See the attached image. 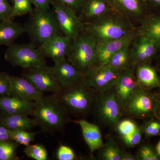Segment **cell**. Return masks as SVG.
<instances>
[{
    "label": "cell",
    "instance_id": "obj_1",
    "mask_svg": "<svg viewBox=\"0 0 160 160\" xmlns=\"http://www.w3.org/2000/svg\"><path fill=\"white\" fill-rule=\"evenodd\" d=\"M84 32L96 44L135 34L136 27L117 12H110L96 19L84 23Z\"/></svg>",
    "mask_w": 160,
    "mask_h": 160
},
{
    "label": "cell",
    "instance_id": "obj_2",
    "mask_svg": "<svg viewBox=\"0 0 160 160\" xmlns=\"http://www.w3.org/2000/svg\"><path fill=\"white\" fill-rule=\"evenodd\" d=\"M69 114L58 94L52 93L36 101L32 116L42 131L53 135L64 132L71 121Z\"/></svg>",
    "mask_w": 160,
    "mask_h": 160
},
{
    "label": "cell",
    "instance_id": "obj_3",
    "mask_svg": "<svg viewBox=\"0 0 160 160\" xmlns=\"http://www.w3.org/2000/svg\"><path fill=\"white\" fill-rule=\"evenodd\" d=\"M31 43L39 46L55 36L63 34L54 10L33 8L24 26Z\"/></svg>",
    "mask_w": 160,
    "mask_h": 160
},
{
    "label": "cell",
    "instance_id": "obj_4",
    "mask_svg": "<svg viewBox=\"0 0 160 160\" xmlns=\"http://www.w3.org/2000/svg\"><path fill=\"white\" fill-rule=\"evenodd\" d=\"M98 93L82 82L62 89L58 94L69 114L86 117L92 112Z\"/></svg>",
    "mask_w": 160,
    "mask_h": 160
},
{
    "label": "cell",
    "instance_id": "obj_5",
    "mask_svg": "<svg viewBox=\"0 0 160 160\" xmlns=\"http://www.w3.org/2000/svg\"><path fill=\"white\" fill-rule=\"evenodd\" d=\"M96 43L83 32L72 42L66 59L81 72L97 65Z\"/></svg>",
    "mask_w": 160,
    "mask_h": 160
},
{
    "label": "cell",
    "instance_id": "obj_6",
    "mask_svg": "<svg viewBox=\"0 0 160 160\" xmlns=\"http://www.w3.org/2000/svg\"><path fill=\"white\" fill-rule=\"evenodd\" d=\"M7 47L4 58L13 66L26 69L46 64V57L33 43H13Z\"/></svg>",
    "mask_w": 160,
    "mask_h": 160
},
{
    "label": "cell",
    "instance_id": "obj_7",
    "mask_svg": "<svg viewBox=\"0 0 160 160\" xmlns=\"http://www.w3.org/2000/svg\"><path fill=\"white\" fill-rule=\"evenodd\" d=\"M92 111L101 124L108 127H116L123 113L114 88L98 93Z\"/></svg>",
    "mask_w": 160,
    "mask_h": 160
},
{
    "label": "cell",
    "instance_id": "obj_8",
    "mask_svg": "<svg viewBox=\"0 0 160 160\" xmlns=\"http://www.w3.org/2000/svg\"><path fill=\"white\" fill-rule=\"evenodd\" d=\"M157 95L138 86L122 110L123 115L142 120L155 117Z\"/></svg>",
    "mask_w": 160,
    "mask_h": 160
},
{
    "label": "cell",
    "instance_id": "obj_9",
    "mask_svg": "<svg viewBox=\"0 0 160 160\" xmlns=\"http://www.w3.org/2000/svg\"><path fill=\"white\" fill-rule=\"evenodd\" d=\"M121 72L109 65H96L83 72L82 82L102 93L114 88Z\"/></svg>",
    "mask_w": 160,
    "mask_h": 160
},
{
    "label": "cell",
    "instance_id": "obj_10",
    "mask_svg": "<svg viewBox=\"0 0 160 160\" xmlns=\"http://www.w3.org/2000/svg\"><path fill=\"white\" fill-rule=\"evenodd\" d=\"M58 24L63 34L75 40L84 32L85 24L73 10L58 2L51 0Z\"/></svg>",
    "mask_w": 160,
    "mask_h": 160
},
{
    "label": "cell",
    "instance_id": "obj_11",
    "mask_svg": "<svg viewBox=\"0 0 160 160\" xmlns=\"http://www.w3.org/2000/svg\"><path fill=\"white\" fill-rule=\"evenodd\" d=\"M22 77L31 82L41 92L58 94L62 90L51 67L47 64L37 67L24 69Z\"/></svg>",
    "mask_w": 160,
    "mask_h": 160
},
{
    "label": "cell",
    "instance_id": "obj_12",
    "mask_svg": "<svg viewBox=\"0 0 160 160\" xmlns=\"http://www.w3.org/2000/svg\"><path fill=\"white\" fill-rule=\"evenodd\" d=\"M132 66L151 63L155 59L160 49L151 38L136 33L130 45Z\"/></svg>",
    "mask_w": 160,
    "mask_h": 160
},
{
    "label": "cell",
    "instance_id": "obj_13",
    "mask_svg": "<svg viewBox=\"0 0 160 160\" xmlns=\"http://www.w3.org/2000/svg\"><path fill=\"white\" fill-rule=\"evenodd\" d=\"M114 11L124 16L133 25L149 15L146 0H108ZM135 26V25H134Z\"/></svg>",
    "mask_w": 160,
    "mask_h": 160
},
{
    "label": "cell",
    "instance_id": "obj_14",
    "mask_svg": "<svg viewBox=\"0 0 160 160\" xmlns=\"http://www.w3.org/2000/svg\"><path fill=\"white\" fill-rule=\"evenodd\" d=\"M73 40L64 34L55 36L39 46L38 48L45 57L57 62L66 58Z\"/></svg>",
    "mask_w": 160,
    "mask_h": 160
},
{
    "label": "cell",
    "instance_id": "obj_15",
    "mask_svg": "<svg viewBox=\"0 0 160 160\" xmlns=\"http://www.w3.org/2000/svg\"><path fill=\"white\" fill-rule=\"evenodd\" d=\"M138 86L134 66L121 71L113 88L122 110Z\"/></svg>",
    "mask_w": 160,
    "mask_h": 160
},
{
    "label": "cell",
    "instance_id": "obj_16",
    "mask_svg": "<svg viewBox=\"0 0 160 160\" xmlns=\"http://www.w3.org/2000/svg\"><path fill=\"white\" fill-rule=\"evenodd\" d=\"M54 63V66L51 68L62 89L82 82V72L74 67L66 58Z\"/></svg>",
    "mask_w": 160,
    "mask_h": 160
},
{
    "label": "cell",
    "instance_id": "obj_17",
    "mask_svg": "<svg viewBox=\"0 0 160 160\" xmlns=\"http://www.w3.org/2000/svg\"><path fill=\"white\" fill-rule=\"evenodd\" d=\"M35 102L12 95L0 97V113L32 116Z\"/></svg>",
    "mask_w": 160,
    "mask_h": 160
},
{
    "label": "cell",
    "instance_id": "obj_18",
    "mask_svg": "<svg viewBox=\"0 0 160 160\" xmlns=\"http://www.w3.org/2000/svg\"><path fill=\"white\" fill-rule=\"evenodd\" d=\"M10 94L18 97L36 102L44 97L41 92L23 77L9 76Z\"/></svg>",
    "mask_w": 160,
    "mask_h": 160
},
{
    "label": "cell",
    "instance_id": "obj_19",
    "mask_svg": "<svg viewBox=\"0 0 160 160\" xmlns=\"http://www.w3.org/2000/svg\"><path fill=\"white\" fill-rule=\"evenodd\" d=\"M135 34L98 43L96 45V65H107L112 57L120 49L131 44Z\"/></svg>",
    "mask_w": 160,
    "mask_h": 160
},
{
    "label": "cell",
    "instance_id": "obj_20",
    "mask_svg": "<svg viewBox=\"0 0 160 160\" xmlns=\"http://www.w3.org/2000/svg\"><path fill=\"white\" fill-rule=\"evenodd\" d=\"M113 10L108 0H84L78 15L83 22L86 23Z\"/></svg>",
    "mask_w": 160,
    "mask_h": 160
},
{
    "label": "cell",
    "instance_id": "obj_21",
    "mask_svg": "<svg viewBox=\"0 0 160 160\" xmlns=\"http://www.w3.org/2000/svg\"><path fill=\"white\" fill-rule=\"evenodd\" d=\"M135 72L138 85L141 88L148 91L160 88V77L151 63L137 65L135 67Z\"/></svg>",
    "mask_w": 160,
    "mask_h": 160
},
{
    "label": "cell",
    "instance_id": "obj_22",
    "mask_svg": "<svg viewBox=\"0 0 160 160\" xmlns=\"http://www.w3.org/2000/svg\"><path fill=\"white\" fill-rule=\"evenodd\" d=\"M77 122L81 127L83 138L91 154L96 150H99L104 143L98 126L84 119L80 120Z\"/></svg>",
    "mask_w": 160,
    "mask_h": 160
},
{
    "label": "cell",
    "instance_id": "obj_23",
    "mask_svg": "<svg viewBox=\"0 0 160 160\" xmlns=\"http://www.w3.org/2000/svg\"><path fill=\"white\" fill-rule=\"evenodd\" d=\"M12 20L8 19L0 21V46L8 47L26 33L24 26Z\"/></svg>",
    "mask_w": 160,
    "mask_h": 160
},
{
    "label": "cell",
    "instance_id": "obj_24",
    "mask_svg": "<svg viewBox=\"0 0 160 160\" xmlns=\"http://www.w3.org/2000/svg\"><path fill=\"white\" fill-rule=\"evenodd\" d=\"M0 125L11 130H24L30 131L38 126L34 118L21 114H2L0 113Z\"/></svg>",
    "mask_w": 160,
    "mask_h": 160
},
{
    "label": "cell",
    "instance_id": "obj_25",
    "mask_svg": "<svg viewBox=\"0 0 160 160\" xmlns=\"http://www.w3.org/2000/svg\"><path fill=\"white\" fill-rule=\"evenodd\" d=\"M136 33L151 38L160 49V13L148 15L136 27Z\"/></svg>",
    "mask_w": 160,
    "mask_h": 160
},
{
    "label": "cell",
    "instance_id": "obj_26",
    "mask_svg": "<svg viewBox=\"0 0 160 160\" xmlns=\"http://www.w3.org/2000/svg\"><path fill=\"white\" fill-rule=\"evenodd\" d=\"M130 45L123 47L114 53L107 65L120 71L132 66Z\"/></svg>",
    "mask_w": 160,
    "mask_h": 160
},
{
    "label": "cell",
    "instance_id": "obj_27",
    "mask_svg": "<svg viewBox=\"0 0 160 160\" xmlns=\"http://www.w3.org/2000/svg\"><path fill=\"white\" fill-rule=\"evenodd\" d=\"M99 158L103 160H121L122 151L111 138L99 149Z\"/></svg>",
    "mask_w": 160,
    "mask_h": 160
},
{
    "label": "cell",
    "instance_id": "obj_28",
    "mask_svg": "<svg viewBox=\"0 0 160 160\" xmlns=\"http://www.w3.org/2000/svg\"><path fill=\"white\" fill-rule=\"evenodd\" d=\"M20 144L12 140L0 142V160H19L17 153Z\"/></svg>",
    "mask_w": 160,
    "mask_h": 160
},
{
    "label": "cell",
    "instance_id": "obj_29",
    "mask_svg": "<svg viewBox=\"0 0 160 160\" xmlns=\"http://www.w3.org/2000/svg\"><path fill=\"white\" fill-rule=\"evenodd\" d=\"M24 152L26 156L36 160H47L48 152L42 144H30L26 146Z\"/></svg>",
    "mask_w": 160,
    "mask_h": 160
},
{
    "label": "cell",
    "instance_id": "obj_30",
    "mask_svg": "<svg viewBox=\"0 0 160 160\" xmlns=\"http://www.w3.org/2000/svg\"><path fill=\"white\" fill-rule=\"evenodd\" d=\"M12 19L31 13L33 10L31 0H13Z\"/></svg>",
    "mask_w": 160,
    "mask_h": 160
},
{
    "label": "cell",
    "instance_id": "obj_31",
    "mask_svg": "<svg viewBox=\"0 0 160 160\" xmlns=\"http://www.w3.org/2000/svg\"><path fill=\"white\" fill-rule=\"evenodd\" d=\"M37 132L24 130H11V139L20 145L26 146L34 142Z\"/></svg>",
    "mask_w": 160,
    "mask_h": 160
},
{
    "label": "cell",
    "instance_id": "obj_32",
    "mask_svg": "<svg viewBox=\"0 0 160 160\" xmlns=\"http://www.w3.org/2000/svg\"><path fill=\"white\" fill-rule=\"evenodd\" d=\"M136 156L137 160H160L156 149L147 144L140 146Z\"/></svg>",
    "mask_w": 160,
    "mask_h": 160
},
{
    "label": "cell",
    "instance_id": "obj_33",
    "mask_svg": "<svg viewBox=\"0 0 160 160\" xmlns=\"http://www.w3.org/2000/svg\"><path fill=\"white\" fill-rule=\"evenodd\" d=\"M138 126L134 121L126 119L122 121L120 120L116 128L121 137H124L133 133L137 129Z\"/></svg>",
    "mask_w": 160,
    "mask_h": 160
},
{
    "label": "cell",
    "instance_id": "obj_34",
    "mask_svg": "<svg viewBox=\"0 0 160 160\" xmlns=\"http://www.w3.org/2000/svg\"><path fill=\"white\" fill-rule=\"evenodd\" d=\"M143 133V126H138L137 129L127 136L122 138L124 144L129 148H133L141 142Z\"/></svg>",
    "mask_w": 160,
    "mask_h": 160
},
{
    "label": "cell",
    "instance_id": "obj_35",
    "mask_svg": "<svg viewBox=\"0 0 160 160\" xmlns=\"http://www.w3.org/2000/svg\"><path fill=\"white\" fill-rule=\"evenodd\" d=\"M143 133L147 138L156 136L160 134V121L158 120H149L143 126Z\"/></svg>",
    "mask_w": 160,
    "mask_h": 160
},
{
    "label": "cell",
    "instance_id": "obj_36",
    "mask_svg": "<svg viewBox=\"0 0 160 160\" xmlns=\"http://www.w3.org/2000/svg\"><path fill=\"white\" fill-rule=\"evenodd\" d=\"M56 156L58 160H74L77 158L71 147L64 145H60L58 147Z\"/></svg>",
    "mask_w": 160,
    "mask_h": 160
},
{
    "label": "cell",
    "instance_id": "obj_37",
    "mask_svg": "<svg viewBox=\"0 0 160 160\" xmlns=\"http://www.w3.org/2000/svg\"><path fill=\"white\" fill-rule=\"evenodd\" d=\"M12 6L8 0H0V21L12 19Z\"/></svg>",
    "mask_w": 160,
    "mask_h": 160
},
{
    "label": "cell",
    "instance_id": "obj_38",
    "mask_svg": "<svg viewBox=\"0 0 160 160\" xmlns=\"http://www.w3.org/2000/svg\"><path fill=\"white\" fill-rule=\"evenodd\" d=\"M9 76L7 72H0V97L10 94Z\"/></svg>",
    "mask_w": 160,
    "mask_h": 160
},
{
    "label": "cell",
    "instance_id": "obj_39",
    "mask_svg": "<svg viewBox=\"0 0 160 160\" xmlns=\"http://www.w3.org/2000/svg\"><path fill=\"white\" fill-rule=\"evenodd\" d=\"M73 9L78 14L81 9L84 0H54Z\"/></svg>",
    "mask_w": 160,
    "mask_h": 160
},
{
    "label": "cell",
    "instance_id": "obj_40",
    "mask_svg": "<svg viewBox=\"0 0 160 160\" xmlns=\"http://www.w3.org/2000/svg\"><path fill=\"white\" fill-rule=\"evenodd\" d=\"M149 15L160 13V0H146Z\"/></svg>",
    "mask_w": 160,
    "mask_h": 160
},
{
    "label": "cell",
    "instance_id": "obj_41",
    "mask_svg": "<svg viewBox=\"0 0 160 160\" xmlns=\"http://www.w3.org/2000/svg\"><path fill=\"white\" fill-rule=\"evenodd\" d=\"M34 8L43 9H50L51 0H31Z\"/></svg>",
    "mask_w": 160,
    "mask_h": 160
},
{
    "label": "cell",
    "instance_id": "obj_42",
    "mask_svg": "<svg viewBox=\"0 0 160 160\" xmlns=\"http://www.w3.org/2000/svg\"><path fill=\"white\" fill-rule=\"evenodd\" d=\"M9 140H12L11 129L0 125V142Z\"/></svg>",
    "mask_w": 160,
    "mask_h": 160
},
{
    "label": "cell",
    "instance_id": "obj_43",
    "mask_svg": "<svg viewBox=\"0 0 160 160\" xmlns=\"http://www.w3.org/2000/svg\"><path fill=\"white\" fill-rule=\"evenodd\" d=\"M155 117L160 121V95H157L155 108Z\"/></svg>",
    "mask_w": 160,
    "mask_h": 160
},
{
    "label": "cell",
    "instance_id": "obj_44",
    "mask_svg": "<svg viewBox=\"0 0 160 160\" xmlns=\"http://www.w3.org/2000/svg\"><path fill=\"white\" fill-rule=\"evenodd\" d=\"M121 160H137L136 156L125 151H122Z\"/></svg>",
    "mask_w": 160,
    "mask_h": 160
},
{
    "label": "cell",
    "instance_id": "obj_45",
    "mask_svg": "<svg viewBox=\"0 0 160 160\" xmlns=\"http://www.w3.org/2000/svg\"><path fill=\"white\" fill-rule=\"evenodd\" d=\"M156 61V68L158 71L160 72V51L155 59Z\"/></svg>",
    "mask_w": 160,
    "mask_h": 160
},
{
    "label": "cell",
    "instance_id": "obj_46",
    "mask_svg": "<svg viewBox=\"0 0 160 160\" xmlns=\"http://www.w3.org/2000/svg\"><path fill=\"white\" fill-rule=\"evenodd\" d=\"M156 150L158 154L160 157V141L158 143L156 147Z\"/></svg>",
    "mask_w": 160,
    "mask_h": 160
},
{
    "label": "cell",
    "instance_id": "obj_47",
    "mask_svg": "<svg viewBox=\"0 0 160 160\" xmlns=\"http://www.w3.org/2000/svg\"><path fill=\"white\" fill-rule=\"evenodd\" d=\"M10 1H11L12 2H13V0H10Z\"/></svg>",
    "mask_w": 160,
    "mask_h": 160
}]
</instances>
